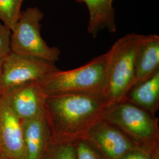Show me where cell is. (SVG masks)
I'll return each mask as SVG.
<instances>
[{
    "mask_svg": "<svg viewBox=\"0 0 159 159\" xmlns=\"http://www.w3.org/2000/svg\"><path fill=\"white\" fill-rule=\"evenodd\" d=\"M107 106L101 95L68 94L46 97V116L52 140L75 143L84 139L88 131L103 118Z\"/></svg>",
    "mask_w": 159,
    "mask_h": 159,
    "instance_id": "6da1fadb",
    "label": "cell"
},
{
    "mask_svg": "<svg viewBox=\"0 0 159 159\" xmlns=\"http://www.w3.org/2000/svg\"><path fill=\"white\" fill-rule=\"evenodd\" d=\"M108 60L107 51L79 68L58 70L39 84L42 92L46 97L68 94L102 96Z\"/></svg>",
    "mask_w": 159,
    "mask_h": 159,
    "instance_id": "7a4b0ae2",
    "label": "cell"
},
{
    "mask_svg": "<svg viewBox=\"0 0 159 159\" xmlns=\"http://www.w3.org/2000/svg\"><path fill=\"white\" fill-rule=\"evenodd\" d=\"M144 35L135 33L127 34L116 41L108 50L102 94L108 106L124 101L133 87L136 54Z\"/></svg>",
    "mask_w": 159,
    "mask_h": 159,
    "instance_id": "3957f363",
    "label": "cell"
},
{
    "mask_svg": "<svg viewBox=\"0 0 159 159\" xmlns=\"http://www.w3.org/2000/svg\"><path fill=\"white\" fill-rule=\"evenodd\" d=\"M103 119L119 129L139 148L159 159V129L156 116L127 101L109 105Z\"/></svg>",
    "mask_w": 159,
    "mask_h": 159,
    "instance_id": "277c9868",
    "label": "cell"
},
{
    "mask_svg": "<svg viewBox=\"0 0 159 159\" xmlns=\"http://www.w3.org/2000/svg\"><path fill=\"white\" fill-rule=\"evenodd\" d=\"M43 17L44 14L37 7H30L21 11L12 29L11 52L50 63L59 60L61 52L59 48L48 46L41 35L40 21Z\"/></svg>",
    "mask_w": 159,
    "mask_h": 159,
    "instance_id": "5b68a950",
    "label": "cell"
},
{
    "mask_svg": "<svg viewBox=\"0 0 159 159\" xmlns=\"http://www.w3.org/2000/svg\"><path fill=\"white\" fill-rule=\"evenodd\" d=\"M58 70L55 63L11 52L2 63L0 96L23 85L40 84Z\"/></svg>",
    "mask_w": 159,
    "mask_h": 159,
    "instance_id": "8992f818",
    "label": "cell"
},
{
    "mask_svg": "<svg viewBox=\"0 0 159 159\" xmlns=\"http://www.w3.org/2000/svg\"><path fill=\"white\" fill-rule=\"evenodd\" d=\"M84 139L96 148L105 159H120L138 148L119 129L103 118L88 131Z\"/></svg>",
    "mask_w": 159,
    "mask_h": 159,
    "instance_id": "52a82bcc",
    "label": "cell"
},
{
    "mask_svg": "<svg viewBox=\"0 0 159 159\" xmlns=\"http://www.w3.org/2000/svg\"><path fill=\"white\" fill-rule=\"evenodd\" d=\"M0 97L21 121L33 119L46 112V97L38 83L17 87Z\"/></svg>",
    "mask_w": 159,
    "mask_h": 159,
    "instance_id": "ba28073f",
    "label": "cell"
},
{
    "mask_svg": "<svg viewBox=\"0 0 159 159\" xmlns=\"http://www.w3.org/2000/svg\"><path fill=\"white\" fill-rule=\"evenodd\" d=\"M0 153L5 159H26L21 120L0 97Z\"/></svg>",
    "mask_w": 159,
    "mask_h": 159,
    "instance_id": "9c48e42d",
    "label": "cell"
},
{
    "mask_svg": "<svg viewBox=\"0 0 159 159\" xmlns=\"http://www.w3.org/2000/svg\"><path fill=\"white\" fill-rule=\"evenodd\" d=\"M21 123L26 159H43L52 139L46 112Z\"/></svg>",
    "mask_w": 159,
    "mask_h": 159,
    "instance_id": "30bf717a",
    "label": "cell"
},
{
    "mask_svg": "<svg viewBox=\"0 0 159 159\" xmlns=\"http://www.w3.org/2000/svg\"><path fill=\"white\" fill-rule=\"evenodd\" d=\"M159 71V36L144 35L137 50L134 62V85H137Z\"/></svg>",
    "mask_w": 159,
    "mask_h": 159,
    "instance_id": "8fae6325",
    "label": "cell"
},
{
    "mask_svg": "<svg viewBox=\"0 0 159 159\" xmlns=\"http://www.w3.org/2000/svg\"><path fill=\"white\" fill-rule=\"evenodd\" d=\"M85 2L89 11L87 30L95 38L100 31L107 30L108 32H116L117 26L113 0H81Z\"/></svg>",
    "mask_w": 159,
    "mask_h": 159,
    "instance_id": "7c38bea8",
    "label": "cell"
},
{
    "mask_svg": "<svg viewBox=\"0 0 159 159\" xmlns=\"http://www.w3.org/2000/svg\"><path fill=\"white\" fill-rule=\"evenodd\" d=\"M125 100L156 116L159 106V71L146 81L133 86Z\"/></svg>",
    "mask_w": 159,
    "mask_h": 159,
    "instance_id": "4fadbf2b",
    "label": "cell"
},
{
    "mask_svg": "<svg viewBox=\"0 0 159 159\" xmlns=\"http://www.w3.org/2000/svg\"><path fill=\"white\" fill-rule=\"evenodd\" d=\"M24 0H0V21L11 31L21 15Z\"/></svg>",
    "mask_w": 159,
    "mask_h": 159,
    "instance_id": "5bb4252c",
    "label": "cell"
},
{
    "mask_svg": "<svg viewBox=\"0 0 159 159\" xmlns=\"http://www.w3.org/2000/svg\"><path fill=\"white\" fill-rule=\"evenodd\" d=\"M43 159H76L75 143L52 139Z\"/></svg>",
    "mask_w": 159,
    "mask_h": 159,
    "instance_id": "9a60e30c",
    "label": "cell"
},
{
    "mask_svg": "<svg viewBox=\"0 0 159 159\" xmlns=\"http://www.w3.org/2000/svg\"><path fill=\"white\" fill-rule=\"evenodd\" d=\"M76 159H105L101 153L84 139L75 143Z\"/></svg>",
    "mask_w": 159,
    "mask_h": 159,
    "instance_id": "2e32d148",
    "label": "cell"
},
{
    "mask_svg": "<svg viewBox=\"0 0 159 159\" xmlns=\"http://www.w3.org/2000/svg\"><path fill=\"white\" fill-rule=\"evenodd\" d=\"M11 31L0 21V58H5L11 52Z\"/></svg>",
    "mask_w": 159,
    "mask_h": 159,
    "instance_id": "e0dca14e",
    "label": "cell"
},
{
    "mask_svg": "<svg viewBox=\"0 0 159 159\" xmlns=\"http://www.w3.org/2000/svg\"><path fill=\"white\" fill-rule=\"evenodd\" d=\"M120 159H153L152 154L141 148H136L125 154Z\"/></svg>",
    "mask_w": 159,
    "mask_h": 159,
    "instance_id": "ac0fdd59",
    "label": "cell"
},
{
    "mask_svg": "<svg viewBox=\"0 0 159 159\" xmlns=\"http://www.w3.org/2000/svg\"><path fill=\"white\" fill-rule=\"evenodd\" d=\"M4 58H0V76L1 74V70H2V63L4 61Z\"/></svg>",
    "mask_w": 159,
    "mask_h": 159,
    "instance_id": "d6986e66",
    "label": "cell"
},
{
    "mask_svg": "<svg viewBox=\"0 0 159 159\" xmlns=\"http://www.w3.org/2000/svg\"><path fill=\"white\" fill-rule=\"evenodd\" d=\"M0 159H5L3 157V156H2V154H1V153H0Z\"/></svg>",
    "mask_w": 159,
    "mask_h": 159,
    "instance_id": "ffe728a7",
    "label": "cell"
},
{
    "mask_svg": "<svg viewBox=\"0 0 159 159\" xmlns=\"http://www.w3.org/2000/svg\"><path fill=\"white\" fill-rule=\"evenodd\" d=\"M77 2H82L81 0H75Z\"/></svg>",
    "mask_w": 159,
    "mask_h": 159,
    "instance_id": "44dd1931",
    "label": "cell"
}]
</instances>
